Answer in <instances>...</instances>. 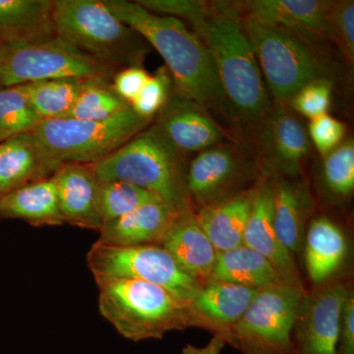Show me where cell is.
Listing matches in <instances>:
<instances>
[{
    "instance_id": "cell-27",
    "label": "cell",
    "mask_w": 354,
    "mask_h": 354,
    "mask_svg": "<svg viewBox=\"0 0 354 354\" xmlns=\"http://www.w3.org/2000/svg\"><path fill=\"white\" fill-rule=\"evenodd\" d=\"M208 281H225L256 290L286 283L269 261L244 244L218 253Z\"/></svg>"
},
{
    "instance_id": "cell-21",
    "label": "cell",
    "mask_w": 354,
    "mask_h": 354,
    "mask_svg": "<svg viewBox=\"0 0 354 354\" xmlns=\"http://www.w3.org/2000/svg\"><path fill=\"white\" fill-rule=\"evenodd\" d=\"M177 213L162 201L143 205L127 215L104 223L97 241L116 246L158 245Z\"/></svg>"
},
{
    "instance_id": "cell-40",
    "label": "cell",
    "mask_w": 354,
    "mask_h": 354,
    "mask_svg": "<svg viewBox=\"0 0 354 354\" xmlns=\"http://www.w3.org/2000/svg\"><path fill=\"white\" fill-rule=\"evenodd\" d=\"M225 342L220 335H214L208 344L203 348L187 344L183 348V354H221L223 348H225Z\"/></svg>"
},
{
    "instance_id": "cell-2",
    "label": "cell",
    "mask_w": 354,
    "mask_h": 354,
    "mask_svg": "<svg viewBox=\"0 0 354 354\" xmlns=\"http://www.w3.org/2000/svg\"><path fill=\"white\" fill-rule=\"evenodd\" d=\"M213 59L235 124L255 125L272 109L255 51L227 1L209 2L208 13L191 25Z\"/></svg>"
},
{
    "instance_id": "cell-12",
    "label": "cell",
    "mask_w": 354,
    "mask_h": 354,
    "mask_svg": "<svg viewBox=\"0 0 354 354\" xmlns=\"http://www.w3.org/2000/svg\"><path fill=\"white\" fill-rule=\"evenodd\" d=\"M305 293L295 323L297 354H337L344 302L351 288L329 281Z\"/></svg>"
},
{
    "instance_id": "cell-17",
    "label": "cell",
    "mask_w": 354,
    "mask_h": 354,
    "mask_svg": "<svg viewBox=\"0 0 354 354\" xmlns=\"http://www.w3.org/2000/svg\"><path fill=\"white\" fill-rule=\"evenodd\" d=\"M257 291L225 281H207L186 302L193 328L209 330L225 341Z\"/></svg>"
},
{
    "instance_id": "cell-37",
    "label": "cell",
    "mask_w": 354,
    "mask_h": 354,
    "mask_svg": "<svg viewBox=\"0 0 354 354\" xmlns=\"http://www.w3.org/2000/svg\"><path fill=\"white\" fill-rule=\"evenodd\" d=\"M307 132L312 144L324 158L344 142L346 125L326 113L310 120Z\"/></svg>"
},
{
    "instance_id": "cell-24",
    "label": "cell",
    "mask_w": 354,
    "mask_h": 354,
    "mask_svg": "<svg viewBox=\"0 0 354 354\" xmlns=\"http://www.w3.org/2000/svg\"><path fill=\"white\" fill-rule=\"evenodd\" d=\"M274 181V225L279 241L293 256L304 241L313 201L304 183L272 177Z\"/></svg>"
},
{
    "instance_id": "cell-18",
    "label": "cell",
    "mask_w": 354,
    "mask_h": 354,
    "mask_svg": "<svg viewBox=\"0 0 354 354\" xmlns=\"http://www.w3.org/2000/svg\"><path fill=\"white\" fill-rule=\"evenodd\" d=\"M188 276L204 285L215 268L218 251L198 221L195 209L178 212L160 244Z\"/></svg>"
},
{
    "instance_id": "cell-38",
    "label": "cell",
    "mask_w": 354,
    "mask_h": 354,
    "mask_svg": "<svg viewBox=\"0 0 354 354\" xmlns=\"http://www.w3.org/2000/svg\"><path fill=\"white\" fill-rule=\"evenodd\" d=\"M151 74L143 66H132L116 72L111 82L114 92L128 104L139 95Z\"/></svg>"
},
{
    "instance_id": "cell-10",
    "label": "cell",
    "mask_w": 354,
    "mask_h": 354,
    "mask_svg": "<svg viewBox=\"0 0 354 354\" xmlns=\"http://www.w3.org/2000/svg\"><path fill=\"white\" fill-rule=\"evenodd\" d=\"M87 265L95 279H125L162 286L187 302L201 283L188 276L158 244L116 246L95 241L87 254Z\"/></svg>"
},
{
    "instance_id": "cell-31",
    "label": "cell",
    "mask_w": 354,
    "mask_h": 354,
    "mask_svg": "<svg viewBox=\"0 0 354 354\" xmlns=\"http://www.w3.org/2000/svg\"><path fill=\"white\" fill-rule=\"evenodd\" d=\"M321 178L329 194L346 199L354 190V143L353 139L342 142L323 158Z\"/></svg>"
},
{
    "instance_id": "cell-13",
    "label": "cell",
    "mask_w": 354,
    "mask_h": 354,
    "mask_svg": "<svg viewBox=\"0 0 354 354\" xmlns=\"http://www.w3.org/2000/svg\"><path fill=\"white\" fill-rule=\"evenodd\" d=\"M257 128V152L266 176L295 179L311 147L301 121L286 106H277Z\"/></svg>"
},
{
    "instance_id": "cell-4",
    "label": "cell",
    "mask_w": 354,
    "mask_h": 354,
    "mask_svg": "<svg viewBox=\"0 0 354 354\" xmlns=\"http://www.w3.org/2000/svg\"><path fill=\"white\" fill-rule=\"evenodd\" d=\"M55 35L116 71L143 66L151 46L104 0H53Z\"/></svg>"
},
{
    "instance_id": "cell-19",
    "label": "cell",
    "mask_w": 354,
    "mask_h": 354,
    "mask_svg": "<svg viewBox=\"0 0 354 354\" xmlns=\"http://www.w3.org/2000/svg\"><path fill=\"white\" fill-rule=\"evenodd\" d=\"M58 206L65 223L97 230L102 221L97 206V180L92 165L67 162L53 174Z\"/></svg>"
},
{
    "instance_id": "cell-35",
    "label": "cell",
    "mask_w": 354,
    "mask_h": 354,
    "mask_svg": "<svg viewBox=\"0 0 354 354\" xmlns=\"http://www.w3.org/2000/svg\"><path fill=\"white\" fill-rule=\"evenodd\" d=\"M333 82L329 79H317L307 83L288 102L295 113L310 120L328 113L332 100Z\"/></svg>"
},
{
    "instance_id": "cell-20",
    "label": "cell",
    "mask_w": 354,
    "mask_h": 354,
    "mask_svg": "<svg viewBox=\"0 0 354 354\" xmlns=\"http://www.w3.org/2000/svg\"><path fill=\"white\" fill-rule=\"evenodd\" d=\"M57 171L46 158L34 132L0 142V197L26 184L48 178Z\"/></svg>"
},
{
    "instance_id": "cell-23",
    "label": "cell",
    "mask_w": 354,
    "mask_h": 354,
    "mask_svg": "<svg viewBox=\"0 0 354 354\" xmlns=\"http://www.w3.org/2000/svg\"><path fill=\"white\" fill-rule=\"evenodd\" d=\"M348 242L342 228L328 216H317L307 225L304 259L307 274L315 286L327 283L346 259Z\"/></svg>"
},
{
    "instance_id": "cell-15",
    "label": "cell",
    "mask_w": 354,
    "mask_h": 354,
    "mask_svg": "<svg viewBox=\"0 0 354 354\" xmlns=\"http://www.w3.org/2000/svg\"><path fill=\"white\" fill-rule=\"evenodd\" d=\"M153 121L172 145L184 153H199L227 142L225 128L199 104L176 91Z\"/></svg>"
},
{
    "instance_id": "cell-3",
    "label": "cell",
    "mask_w": 354,
    "mask_h": 354,
    "mask_svg": "<svg viewBox=\"0 0 354 354\" xmlns=\"http://www.w3.org/2000/svg\"><path fill=\"white\" fill-rule=\"evenodd\" d=\"M91 165L99 183L125 181L150 191L177 212L192 209L186 185L185 153L153 123L109 157Z\"/></svg>"
},
{
    "instance_id": "cell-39",
    "label": "cell",
    "mask_w": 354,
    "mask_h": 354,
    "mask_svg": "<svg viewBox=\"0 0 354 354\" xmlns=\"http://www.w3.org/2000/svg\"><path fill=\"white\" fill-rule=\"evenodd\" d=\"M337 354H354V292L349 290L342 312Z\"/></svg>"
},
{
    "instance_id": "cell-22",
    "label": "cell",
    "mask_w": 354,
    "mask_h": 354,
    "mask_svg": "<svg viewBox=\"0 0 354 354\" xmlns=\"http://www.w3.org/2000/svg\"><path fill=\"white\" fill-rule=\"evenodd\" d=\"M256 186L234 196L197 209L200 225L218 253L243 244V235L252 209Z\"/></svg>"
},
{
    "instance_id": "cell-16",
    "label": "cell",
    "mask_w": 354,
    "mask_h": 354,
    "mask_svg": "<svg viewBox=\"0 0 354 354\" xmlns=\"http://www.w3.org/2000/svg\"><path fill=\"white\" fill-rule=\"evenodd\" d=\"M274 181L267 176L256 185L243 244L269 261L286 283L305 290L295 256L281 243L274 230Z\"/></svg>"
},
{
    "instance_id": "cell-5",
    "label": "cell",
    "mask_w": 354,
    "mask_h": 354,
    "mask_svg": "<svg viewBox=\"0 0 354 354\" xmlns=\"http://www.w3.org/2000/svg\"><path fill=\"white\" fill-rule=\"evenodd\" d=\"M101 315L133 342L160 339L193 328L186 302L162 286L125 279H95Z\"/></svg>"
},
{
    "instance_id": "cell-8",
    "label": "cell",
    "mask_w": 354,
    "mask_h": 354,
    "mask_svg": "<svg viewBox=\"0 0 354 354\" xmlns=\"http://www.w3.org/2000/svg\"><path fill=\"white\" fill-rule=\"evenodd\" d=\"M116 72L57 35L0 44V88L55 79H106L113 82Z\"/></svg>"
},
{
    "instance_id": "cell-26",
    "label": "cell",
    "mask_w": 354,
    "mask_h": 354,
    "mask_svg": "<svg viewBox=\"0 0 354 354\" xmlns=\"http://www.w3.org/2000/svg\"><path fill=\"white\" fill-rule=\"evenodd\" d=\"M53 0H0V44L55 35Z\"/></svg>"
},
{
    "instance_id": "cell-32",
    "label": "cell",
    "mask_w": 354,
    "mask_h": 354,
    "mask_svg": "<svg viewBox=\"0 0 354 354\" xmlns=\"http://www.w3.org/2000/svg\"><path fill=\"white\" fill-rule=\"evenodd\" d=\"M41 121L20 86L0 88V142L14 135L34 131Z\"/></svg>"
},
{
    "instance_id": "cell-25",
    "label": "cell",
    "mask_w": 354,
    "mask_h": 354,
    "mask_svg": "<svg viewBox=\"0 0 354 354\" xmlns=\"http://www.w3.org/2000/svg\"><path fill=\"white\" fill-rule=\"evenodd\" d=\"M0 218L24 221L37 227L64 225L53 177L26 184L2 195Z\"/></svg>"
},
{
    "instance_id": "cell-7",
    "label": "cell",
    "mask_w": 354,
    "mask_h": 354,
    "mask_svg": "<svg viewBox=\"0 0 354 354\" xmlns=\"http://www.w3.org/2000/svg\"><path fill=\"white\" fill-rule=\"evenodd\" d=\"M152 123L140 118L129 106L104 120H43L32 132L48 162L58 169L67 162L94 165Z\"/></svg>"
},
{
    "instance_id": "cell-6",
    "label": "cell",
    "mask_w": 354,
    "mask_h": 354,
    "mask_svg": "<svg viewBox=\"0 0 354 354\" xmlns=\"http://www.w3.org/2000/svg\"><path fill=\"white\" fill-rule=\"evenodd\" d=\"M237 17L277 106H288L293 95L311 81L330 80L332 69L320 44L246 16Z\"/></svg>"
},
{
    "instance_id": "cell-30",
    "label": "cell",
    "mask_w": 354,
    "mask_h": 354,
    "mask_svg": "<svg viewBox=\"0 0 354 354\" xmlns=\"http://www.w3.org/2000/svg\"><path fill=\"white\" fill-rule=\"evenodd\" d=\"M158 201L162 200L157 195L125 181L99 183L97 187V206L102 225L127 215L143 205Z\"/></svg>"
},
{
    "instance_id": "cell-28",
    "label": "cell",
    "mask_w": 354,
    "mask_h": 354,
    "mask_svg": "<svg viewBox=\"0 0 354 354\" xmlns=\"http://www.w3.org/2000/svg\"><path fill=\"white\" fill-rule=\"evenodd\" d=\"M85 81L74 78L55 79L24 84L20 88L41 121L58 120L68 115Z\"/></svg>"
},
{
    "instance_id": "cell-36",
    "label": "cell",
    "mask_w": 354,
    "mask_h": 354,
    "mask_svg": "<svg viewBox=\"0 0 354 354\" xmlns=\"http://www.w3.org/2000/svg\"><path fill=\"white\" fill-rule=\"evenodd\" d=\"M137 3L153 14L186 20L192 25L208 13L209 2L200 0H137Z\"/></svg>"
},
{
    "instance_id": "cell-14",
    "label": "cell",
    "mask_w": 354,
    "mask_h": 354,
    "mask_svg": "<svg viewBox=\"0 0 354 354\" xmlns=\"http://www.w3.org/2000/svg\"><path fill=\"white\" fill-rule=\"evenodd\" d=\"M237 16H246L321 44L333 41L326 0H249L230 2Z\"/></svg>"
},
{
    "instance_id": "cell-1",
    "label": "cell",
    "mask_w": 354,
    "mask_h": 354,
    "mask_svg": "<svg viewBox=\"0 0 354 354\" xmlns=\"http://www.w3.org/2000/svg\"><path fill=\"white\" fill-rule=\"evenodd\" d=\"M104 2L164 58L176 93L199 104L221 127L236 125L208 50L183 21L150 12L136 1Z\"/></svg>"
},
{
    "instance_id": "cell-34",
    "label": "cell",
    "mask_w": 354,
    "mask_h": 354,
    "mask_svg": "<svg viewBox=\"0 0 354 354\" xmlns=\"http://www.w3.org/2000/svg\"><path fill=\"white\" fill-rule=\"evenodd\" d=\"M333 43L337 44L348 64L354 62V2L330 1L328 11Z\"/></svg>"
},
{
    "instance_id": "cell-33",
    "label": "cell",
    "mask_w": 354,
    "mask_h": 354,
    "mask_svg": "<svg viewBox=\"0 0 354 354\" xmlns=\"http://www.w3.org/2000/svg\"><path fill=\"white\" fill-rule=\"evenodd\" d=\"M174 91V80L169 69L164 65L151 75L141 92L130 104V108L140 118L153 121L169 102Z\"/></svg>"
},
{
    "instance_id": "cell-9",
    "label": "cell",
    "mask_w": 354,
    "mask_h": 354,
    "mask_svg": "<svg viewBox=\"0 0 354 354\" xmlns=\"http://www.w3.org/2000/svg\"><path fill=\"white\" fill-rule=\"evenodd\" d=\"M305 293L288 283L258 290L225 344L242 354H297L293 333Z\"/></svg>"
},
{
    "instance_id": "cell-29",
    "label": "cell",
    "mask_w": 354,
    "mask_h": 354,
    "mask_svg": "<svg viewBox=\"0 0 354 354\" xmlns=\"http://www.w3.org/2000/svg\"><path fill=\"white\" fill-rule=\"evenodd\" d=\"M130 104L114 92L111 81L88 79L77 97L73 108L65 118L104 120L121 113Z\"/></svg>"
},
{
    "instance_id": "cell-11",
    "label": "cell",
    "mask_w": 354,
    "mask_h": 354,
    "mask_svg": "<svg viewBox=\"0 0 354 354\" xmlns=\"http://www.w3.org/2000/svg\"><path fill=\"white\" fill-rule=\"evenodd\" d=\"M252 165L232 144L211 147L188 165L186 185L191 206H211L241 192L252 174Z\"/></svg>"
}]
</instances>
